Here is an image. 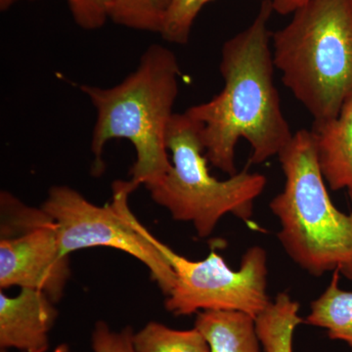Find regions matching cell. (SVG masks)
Returning <instances> with one entry per match:
<instances>
[{"label":"cell","mask_w":352,"mask_h":352,"mask_svg":"<svg viewBox=\"0 0 352 352\" xmlns=\"http://www.w3.org/2000/svg\"><path fill=\"white\" fill-rule=\"evenodd\" d=\"M273 12L272 1L263 0L252 24L224 43L219 65L223 88L212 100L185 111L201 126L208 163L229 176L238 173L240 139L251 146L250 163L261 164L278 156L294 136L274 82L268 29Z\"/></svg>","instance_id":"1"},{"label":"cell","mask_w":352,"mask_h":352,"mask_svg":"<svg viewBox=\"0 0 352 352\" xmlns=\"http://www.w3.org/2000/svg\"><path fill=\"white\" fill-rule=\"evenodd\" d=\"M180 65L173 50L151 44L138 68L117 85L80 88L96 112L90 149L94 173H103L104 149L113 139H126L135 150L132 182L146 188L161 182L170 170L166 132L179 94Z\"/></svg>","instance_id":"2"},{"label":"cell","mask_w":352,"mask_h":352,"mask_svg":"<svg viewBox=\"0 0 352 352\" xmlns=\"http://www.w3.org/2000/svg\"><path fill=\"white\" fill-rule=\"evenodd\" d=\"M278 157L285 183L270 208L284 251L312 276L339 271L352 281V210L340 212L331 200L311 131L294 133Z\"/></svg>","instance_id":"3"},{"label":"cell","mask_w":352,"mask_h":352,"mask_svg":"<svg viewBox=\"0 0 352 352\" xmlns=\"http://www.w3.org/2000/svg\"><path fill=\"white\" fill-rule=\"evenodd\" d=\"M271 41L282 82L314 122L337 117L352 95V0H311Z\"/></svg>","instance_id":"4"},{"label":"cell","mask_w":352,"mask_h":352,"mask_svg":"<svg viewBox=\"0 0 352 352\" xmlns=\"http://www.w3.org/2000/svg\"><path fill=\"white\" fill-rule=\"evenodd\" d=\"M200 131V124L186 113H173L166 132L173 163L163 179L147 189L173 219L193 224L199 237L207 238L224 215L249 222L267 178L248 170L226 180L212 176Z\"/></svg>","instance_id":"5"},{"label":"cell","mask_w":352,"mask_h":352,"mask_svg":"<svg viewBox=\"0 0 352 352\" xmlns=\"http://www.w3.org/2000/svg\"><path fill=\"white\" fill-rule=\"evenodd\" d=\"M133 191L131 182L117 180L113 183L112 200L173 268L175 288L164 302L168 312L188 316L203 311H239L256 319L267 308L272 300L267 294V254L263 248L248 249L238 270L229 267L215 250L201 261H191L157 240L132 214L129 199Z\"/></svg>","instance_id":"6"},{"label":"cell","mask_w":352,"mask_h":352,"mask_svg":"<svg viewBox=\"0 0 352 352\" xmlns=\"http://www.w3.org/2000/svg\"><path fill=\"white\" fill-rule=\"evenodd\" d=\"M41 208L55 222L64 256L87 248H113L147 266L166 296L175 288V275L170 264L126 219L113 200L100 207L76 190L59 185L51 187Z\"/></svg>","instance_id":"7"},{"label":"cell","mask_w":352,"mask_h":352,"mask_svg":"<svg viewBox=\"0 0 352 352\" xmlns=\"http://www.w3.org/2000/svg\"><path fill=\"white\" fill-rule=\"evenodd\" d=\"M0 287L43 291L55 303L63 298L71 270L60 248L55 222L43 208L1 192Z\"/></svg>","instance_id":"8"},{"label":"cell","mask_w":352,"mask_h":352,"mask_svg":"<svg viewBox=\"0 0 352 352\" xmlns=\"http://www.w3.org/2000/svg\"><path fill=\"white\" fill-rule=\"evenodd\" d=\"M55 302L43 291L21 289L15 296L0 292V346L45 352L58 317Z\"/></svg>","instance_id":"9"},{"label":"cell","mask_w":352,"mask_h":352,"mask_svg":"<svg viewBox=\"0 0 352 352\" xmlns=\"http://www.w3.org/2000/svg\"><path fill=\"white\" fill-rule=\"evenodd\" d=\"M311 133L324 179L333 191L346 190L352 201V95L337 117L314 122Z\"/></svg>","instance_id":"10"},{"label":"cell","mask_w":352,"mask_h":352,"mask_svg":"<svg viewBox=\"0 0 352 352\" xmlns=\"http://www.w3.org/2000/svg\"><path fill=\"white\" fill-rule=\"evenodd\" d=\"M207 340L210 352H263L256 320L239 311H203L195 326Z\"/></svg>","instance_id":"11"},{"label":"cell","mask_w":352,"mask_h":352,"mask_svg":"<svg viewBox=\"0 0 352 352\" xmlns=\"http://www.w3.org/2000/svg\"><path fill=\"white\" fill-rule=\"evenodd\" d=\"M340 275L333 271L327 288L310 305L305 323L324 329L331 340L346 342L352 351V292L340 289Z\"/></svg>","instance_id":"12"},{"label":"cell","mask_w":352,"mask_h":352,"mask_svg":"<svg viewBox=\"0 0 352 352\" xmlns=\"http://www.w3.org/2000/svg\"><path fill=\"white\" fill-rule=\"evenodd\" d=\"M298 312L300 303L289 294L280 293L256 317V332L263 352H293L296 328L305 323Z\"/></svg>","instance_id":"13"},{"label":"cell","mask_w":352,"mask_h":352,"mask_svg":"<svg viewBox=\"0 0 352 352\" xmlns=\"http://www.w3.org/2000/svg\"><path fill=\"white\" fill-rule=\"evenodd\" d=\"M133 344L136 352H210L198 329L176 330L156 321L134 333Z\"/></svg>","instance_id":"14"},{"label":"cell","mask_w":352,"mask_h":352,"mask_svg":"<svg viewBox=\"0 0 352 352\" xmlns=\"http://www.w3.org/2000/svg\"><path fill=\"white\" fill-rule=\"evenodd\" d=\"M173 0H110V20L134 31L160 34Z\"/></svg>","instance_id":"15"},{"label":"cell","mask_w":352,"mask_h":352,"mask_svg":"<svg viewBox=\"0 0 352 352\" xmlns=\"http://www.w3.org/2000/svg\"><path fill=\"white\" fill-rule=\"evenodd\" d=\"M214 0H173L166 13L161 34L168 43L184 45L201 9Z\"/></svg>","instance_id":"16"},{"label":"cell","mask_w":352,"mask_h":352,"mask_svg":"<svg viewBox=\"0 0 352 352\" xmlns=\"http://www.w3.org/2000/svg\"><path fill=\"white\" fill-rule=\"evenodd\" d=\"M80 29L96 31L110 20V0H65Z\"/></svg>","instance_id":"17"},{"label":"cell","mask_w":352,"mask_h":352,"mask_svg":"<svg viewBox=\"0 0 352 352\" xmlns=\"http://www.w3.org/2000/svg\"><path fill=\"white\" fill-rule=\"evenodd\" d=\"M133 335L131 327L113 331L106 322L98 321L91 335L92 349L94 352H136Z\"/></svg>","instance_id":"18"},{"label":"cell","mask_w":352,"mask_h":352,"mask_svg":"<svg viewBox=\"0 0 352 352\" xmlns=\"http://www.w3.org/2000/svg\"><path fill=\"white\" fill-rule=\"evenodd\" d=\"M274 12L282 16L294 14L311 0H271Z\"/></svg>","instance_id":"19"},{"label":"cell","mask_w":352,"mask_h":352,"mask_svg":"<svg viewBox=\"0 0 352 352\" xmlns=\"http://www.w3.org/2000/svg\"><path fill=\"white\" fill-rule=\"evenodd\" d=\"M20 1H36V0H0V10L2 12H6V11Z\"/></svg>","instance_id":"20"},{"label":"cell","mask_w":352,"mask_h":352,"mask_svg":"<svg viewBox=\"0 0 352 352\" xmlns=\"http://www.w3.org/2000/svg\"><path fill=\"white\" fill-rule=\"evenodd\" d=\"M38 352H43V351H38Z\"/></svg>","instance_id":"21"}]
</instances>
